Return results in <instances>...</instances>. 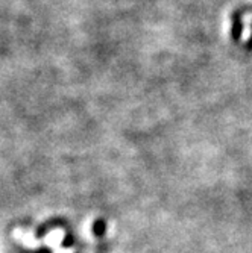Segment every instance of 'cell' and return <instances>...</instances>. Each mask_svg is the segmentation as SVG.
I'll return each mask as SVG.
<instances>
[{
    "label": "cell",
    "mask_w": 252,
    "mask_h": 253,
    "mask_svg": "<svg viewBox=\"0 0 252 253\" xmlns=\"http://www.w3.org/2000/svg\"><path fill=\"white\" fill-rule=\"evenodd\" d=\"M62 238H64V232L61 231V229H56V231H52L46 238H43V240H41V244L53 247V250H55V253H56V252L61 250Z\"/></svg>",
    "instance_id": "1"
}]
</instances>
